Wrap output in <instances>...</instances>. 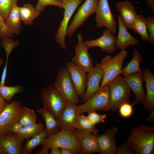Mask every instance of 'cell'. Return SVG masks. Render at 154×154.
Wrapping results in <instances>:
<instances>
[{
  "label": "cell",
  "mask_w": 154,
  "mask_h": 154,
  "mask_svg": "<svg viewBox=\"0 0 154 154\" xmlns=\"http://www.w3.org/2000/svg\"><path fill=\"white\" fill-rule=\"evenodd\" d=\"M136 154H153L154 152V128L145 125L131 130L126 142Z\"/></svg>",
  "instance_id": "6da1fadb"
},
{
  "label": "cell",
  "mask_w": 154,
  "mask_h": 154,
  "mask_svg": "<svg viewBox=\"0 0 154 154\" xmlns=\"http://www.w3.org/2000/svg\"><path fill=\"white\" fill-rule=\"evenodd\" d=\"M75 129H60L56 133L47 137L42 142V147L49 150L54 147L65 148L75 154L81 153Z\"/></svg>",
  "instance_id": "7a4b0ae2"
},
{
  "label": "cell",
  "mask_w": 154,
  "mask_h": 154,
  "mask_svg": "<svg viewBox=\"0 0 154 154\" xmlns=\"http://www.w3.org/2000/svg\"><path fill=\"white\" fill-rule=\"evenodd\" d=\"M127 55V51L122 50L114 56L108 55L102 58L100 63L103 73L100 89L122 73V64Z\"/></svg>",
  "instance_id": "3957f363"
},
{
  "label": "cell",
  "mask_w": 154,
  "mask_h": 154,
  "mask_svg": "<svg viewBox=\"0 0 154 154\" xmlns=\"http://www.w3.org/2000/svg\"><path fill=\"white\" fill-rule=\"evenodd\" d=\"M107 85L110 93V110L116 111L123 104L129 103L131 89L120 75Z\"/></svg>",
  "instance_id": "277c9868"
},
{
  "label": "cell",
  "mask_w": 154,
  "mask_h": 154,
  "mask_svg": "<svg viewBox=\"0 0 154 154\" xmlns=\"http://www.w3.org/2000/svg\"><path fill=\"white\" fill-rule=\"evenodd\" d=\"M54 86L67 102L74 104L79 102L80 96L66 67L58 70Z\"/></svg>",
  "instance_id": "5b68a950"
},
{
  "label": "cell",
  "mask_w": 154,
  "mask_h": 154,
  "mask_svg": "<svg viewBox=\"0 0 154 154\" xmlns=\"http://www.w3.org/2000/svg\"><path fill=\"white\" fill-rule=\"evenodd\" d=\"M77 109L79 114L97 110L108 112L110 110V93L108 85L100 88L84 104L77 106Z\"/></svg>",
  "instance_id": "8992f818"
},
{
  "label": "cell",
  "mask_w": 154,
  "mask_h": 154,
  "mask_svg": "<svg viewBox=\"0 0 154 154\" xmlns=\"http://www.w3.org/2000/svg\"><path fill=\"white\" fill-rule=\"evenodd\" d=\"M40 97L44 108L51 113L57 120L67 102L53 85L42 89Z\"/></svg>",
  "instance_id": "52a82bcc"
},
{
  "label": "cell",
  "mask_w": 154,
  "mask_h": 154,
  "mask_svg": "<svg viewBox=\"0 0 154 154\" xmlns=\"http://www.w3.org/2000/svg\"><path fill=\"white\" fill-rule=\"evenodd\" d=\"M60 0L62 3L64 12L63 18L55 35V39L61 48L65 50L67 46L65 39L68 24L75 11L83 0Z\"/></svg>",
  "instance_id": "ba28073f"
},
{
  "label": "cell",
  "mask_w": 154,
  "mask_h": 154,
  "mask_svg": "<svg viewBox=\"0 0 154 154\" xmlns=\"http://www.w3.org/2000/svg\"><path fill=\"white\" fill-rule=\"evenodd\" d=\"M23 106L20 102L14 100L0 114V135L9 133L13 125L19 122Z\"/></svg>",
  "instance_id": "9c48e42d"
},
{
  "label": "cell",
  "mask_w": 154,
  "mask_h": 154,
  "mask_svg": "<svg viewBox=\"0 0 154 154\" xmlns=\"http://www.w3.org/2000/svg\"><path fill=\"white\" fill-rule=\"evenodd\" d=\"M95 13L96 27H105L114 34L116 31L115 18L112 13L108 0H99Z\"/></svg>",
  "instance_id": "30bf717a"
},
{
  "label": "cell",
  "mask_w": 154,
  "mask_h": 154,
  "mask_svg": "<svg viewBox=\"0 0 154 154\" xmlns=\"http://www.w3.org/2000/svg\"><path fill=\"white\" fill-rule=\"evenodd\" d=\"M99 0H85L79 8L67 29L66 35L72 37L76 30L95 13Z\"/></svg>",
  "instance_id": "8fae6325"
},
{
  "label": "cell",
  "mask_w": 154,
  "mask_h": 154,
  "mask_svg": "<svg viewBox=\"0 0 154 154\" xmlns=\"http://www.w3.org/2000/svg\"><path fill=\"white\" fill-rule=\"evenodd\" d=\"M78 44L75 47V54L71 62L86 73L88 72L94 67L93 60L88 52L89 49L84 44L82 36L77 35Z\"/></svg>",
  "instance_id": "7c38bea8"
},
{
  "label": "cell",
  "mask_w": 154,
  "mask_h": 154,
  "mask_svg": "<svg viewBox=\"0 0 154 154\" xmlns=\"http://www.w3.org/2000/svg\"><path fill=\"white\" fill-rule=\"evenodd\" d=\"M25 139L18 134L8 133L0 135L1 154H23Z\"/></svg>",
  "instance_id": "4fadbf2b"
},
{
  "label": "cell",
  "mask_w": 154,
  "mask_h": 154,
  "mask_svg": "<svg viewBox=\"0 0 154 154\" xmlns=\"http://www.w3.org/2000/svg\"><path fill=\"white\" fill-rule=\"evenodd\" d=\"M88 73L86 91L82 102H86L99 90L103 77V71L99 63H96Z\"/></svg>",
  "instance_id": "5bb4252c"
},
{
  "label": "cell",
  "mask_w": 154,
  "mask_h": 154,
  "mask_svg": "<svg viewBox=\"0 0 154 154\" xmlns=\"http://www.w3.org/2000/svg\"><path fill=\"white\" fill-rule=\"evenodd\" d=\"M100 37L95 39L85 40L83 42L89 49L93 47L100 48L102 52L112 53L117 50L116 46L117 38L109 30L106 29Z\"/></svg>",
  "instance_id": "9a60e30c"
},
{
  "label": "cell",
  "mask_w": 154,
  "mask_h": 154,
  "mask_svg": "<svg viewBox=\"0 0 154 154\" xmlns=\"http://www.w3.org/2000/svg\"><path fill=\"white\" fill-rule=\"evenodd\" d=\"M123 78L135 94V99L131 105L143 104L145 99V94L143 86V79L142 72L131 74L124 76Z\"/></svg>",
  "instance_id": "2e32d148"
},
{
  "label": "cell",
  "mask_w": 154,
  "mask_h": 154,
  "mask_svg": "<svg viewBox=\"0 0 154 154\" xmlns=\"http://www.w3.org/2000/svg\"><path fill=\"white\" fill-rule=\"evenodd\" d=\"M118 128L116 126L109 128L103 134L97 136L99 152L101 154H115L117 147L114 138Z\"/></svg>",
  "instance_id": "e0dca14e"
},
{
  "label": "cell",
  "mask_w": 154,
  "mask_h": 154,
  "mask_svg": "<svg viewBox=\"0 0 154 154\" xmlns=\"http://www.w3.org/2000/svg\"><path fill=\"white\" fill-rule=\"evenodd\" d=\"M66 67L80 97L82 99L86 88L87 78L86 73L71 61L67 63Z\"/></svg>",
  "instance_id": "ac0fdd59"
},
{
  "label": "cell",
  "mask_w": 154,
  "mask_h": 154,
  "mask_svg": "<svg viewBox=\"0 0 154 154\" xmlns=\"http://www.w3.org/2000/svg\"><path fill=\"white\" fill-rule=\"evenodd\" d=\"M77 107L76 104L67 102L57 120L59 129H66L74 128L75 123L79 115Z\"/></svg>",
  "instance_id": "d6986e66"
},
{
  "label": "cell",
  "mask_w": 154,
  "mask_h": 154,
  "mask_svg": "<svg viewBox=\"0 0 154 154\" xmlns=\"http://www.w3.org/2000/svg\"><path fill=\"white\" fill-rule=\"evenodd\" d=\"M117 18L118 32L116 44L117 49L125 50L129 46L138 45L139 41L128 32L119 15H118Z\"/></svg>",
  "instance_id": "ffe728a7"
},
{
  "label": "cell",
  "mask_w": 154,
  "mask_h": 154,
  "mask_svg": "<svg viewBox=\"0 0 154 154\" xmlns=\"http://www.w3.org/2000/svg\"><path fill=\"white\" fill-rule=\"evenodd\" d=\"M142 73L146 90L143 104L146 112H151L154 110V75L148 68L143 69Z\"/></svg>",
  "instance_id": "44dd1931"
},
{
  "label": "cell",
  "mask_w": 154,
  "mask_h": 154,
  "mask_svg": "<svg viewBox=\"0 0 154 154\" xmlns=\"http://www.w3.org/2000/svg\"><path fill=\"white\" fill-rule=\"evenodd\" d=\"M116 7L127 29H131L137 15L134 6L130 1L125 0L118 1Z\"/></svg>",
  "instance_id": "7402d4cb"
},
{
  "label": "cell",
  "mask_w": 154,
  "mask_h": 154,
  "mask_svg": "<svg viewBox=\"0 0 154 154\" xmlns=\"http://www.w3.org/2000/svg\"><path fill=\"white\" fill-rule=\"evenodd\" d=\"M76 130L82 153L86 154L98 153L97 136L78 129Z\"/></svg>",
  "instance_id": "603a6c76"
},
{
  "label": "cell",
  "mask_w": 154,
  "mask_h": 154,
  "mask_svg": "<svg viewBox=\"0 0 154 154\" xmlns=\"http://www.w3.org/2000/svg\"><path fill=\"white\" fill-rule=\"evenodd\" d=\"M19 8L17 4L15 5L5 21L9 33L13 35H19L21 29V20Z\"/></svg>",
  "instance_id": "cb8c5ba5"
},
{
  "label": "cell",
  "mask_w": 154,
  "mask_h": 154,
  "mask_svg": "<svg viewBox=\"0 0 154 154\" xmlns=\"http://www.w3.org/2000/svg\"><path fill=\"white\" fill-rule=\"evenodd\" d=\"M44 119L46 125L45 129L48 136L53 135L59 130L58 122L54 116L45 108L43 107L36 110Z\"/></svg>",
  "instance_id": "d4e9b609"
},
{
  "label": "cell",
  "mask_w": 154,
  "mask_h": 154,
  "mask_svg": "<svg viewBox=\"0 0 154 154\" xmlns=\"http://www.w3.org/2000/svg\"><path fill=\"white\" fill-rule=\"evenodd\" d=\"M132 59L127 65L122 68V73L124 76L135 73H140L142 71L140 67L143 58L137 49L135 48L133 50Z\"/></svg>",
  "instance_id": "484cf974"
},
{
  "label": "cell",
  "mask_w": 154,
  "mask_h": 154,
  "mask_svg": "<svg viewBox=\"0 0 154 154\" xmlns=\"http://www.w3.org/2000/svg\"><path fill=\"white\" fill-rule=\"evenodd\" d=\"M19 10L21 20L26 25H32L33 21L40 14L31 3L25 4L19 7Z\"/></svg>",
  "instance_id": "4316f807"
},
{
  "label": "cell",
  "mask_w": 154,
  "mask_h": 154,
  "mask_svg": "<svg viewBox=\"0 0 154 154\" xmlns=\"http://www.w3.org/2000/svg\"><path fill=\"white\" fill-rule=\"evenodd\" d=\"M95 125L91 122L87 116L84 114H79L75 123L74 128L97 136L99 131Z\"/></svg>",
  "instance_id": "83f0119b"
},
{
  "label": "cell",
  "mask_w": 154,
  "mask_h": 154,
  "mask_svg": "<svg viewBox=\"0 0 154 154\" xmlns=\"http://www.w3.org/2000/svg\"><path fill=\"white\" fill-rule=\"evenodd\" d=\"M48 136L46 131L45 129L43 131L31 137V139H27L23 145V154H29L31 153L35 147L42 145L44 140Z\"/></svg>",
  "instance_id": "f1b7e54d"
},
{
  "label": "cell",
  "mask_w": 154,
  "mask_h": 154,
  "mask_svg": "<svg viewBox=\"0 0 154 154\" xmlns=\"http://www.w3.org/2000/svg\"><path fill=\"white\" fill-rule=\"evenodd\" d=\"M131 29L141 37L142 40L147 41L149 35L146 27V18L142 15H137Z\"/></svg>",
  "instance_id": "f546056e"
},
{
  "label": "cell",
  "mask_w": 154,
  "mask_h": 154,
  "mask_svg": "<svg viewBox=\"0 0 154 154\" xmlns=\"http://www.w3.org/2000/svg\"><path fill=\"white\" fill-rule=\"evenodd\" d=\"M44 130L42 123H36L29 126H23L18 134L21 137L25 139L31 138Z\"/></svg>",
  "instance_id": "4dcf8cb0"
},
{
  "label": "cell",
  "mask_w": 154,
  "mask_h": 154,
  "mask_svg": "<svg viewBox=\"0 0 154 154\" xmlns=\"http://www.w3.org/2000/svg\"><path fill=\"white\" fill-rule=\"evenodd\" d=\"M24 91L23 87L19 84L13 86L0 85V94L5 100L8 102H10L15 94L22 93Z\"/></svg>",
  "instance_id": "1f68e13d"
},
{
  "label": "cell",
  "mask_w": 154,
  "mask_h": 154,
  "mask_svg": "<svg viewBox=\"0 0 154 154\" xmlns=\"http://www.w3.org/2000/svg\"><path fill=\"white\" fill-rule=\"evenodd\" d=\"M36 119L35 111L23 106L19 122L23 126H27L36 123Z\"/></svg>",
  "instance_id": "d6a6232c"
},
{
  "label": "cell",
  "mask_w": 154,
  "mask_h": 154,
  "mask_svg": "<svg viewBox=\"0 0 154 154\" xmlns=\"http://www.w3.org/2000/svg\"><path fill=\"white\" fill-rule=\"evenodd\" d=\"M19 0H0V17L4 21Z\"/></svg>",
  "instance_id": "836d02e7"
},
{
  "label": "cell",
  "mask_w": 154,
  "mask_h": 154,
  "mask_svg": "<svg viewBox=\"0 0 154 154\" xmlns=\"http://www.w3.org/2000/svg\"><path fill=\"white\" fill-rule=\"evenodd\" d=\"M1 39V46L5 51L6 60H9V55L13 49L19 45V42L18 41H13L12 38L9 37L4 38Z\"/></svg>",
  "instance_id": "e575fe53"
},
{
  "label": "cell",
  "mask_w": 154,
  "mask_h": 154,
  "mask_svg": "<svg viewBox=\"0 0 154 154\" xmlns=\"http://www.w3.org/2000/svg\"><path fill=\"white\" fill-rule=\"evenodd\" d=\"M48 5H53L59 7L60 9H63L62 1L60 0H38L36 5V10L40 12L43 11L45 7Z\"/></svg>",
  "instance_id": "d590c367"
},
{
  "label": "cell",
  "mask_w": 154,
  "mask_h": 154,
  "mask_svg": "<svg viewBox=\"0 0 154 154\" xmlns=\"http://www.w3.org/2000/svg\"><path fill=\"white\" fill-rule=\"evenodd\" d=\"M146 27L149 32L148 41L152 45H154V16H148L146 18Z\"/></svg>",
  "instance_id": "8d00e7d4"
},
{
  "label": "cell",
  "mask_w": 154,
  "mask_h": 154,
  "mask_svg": "<svg viewBox=\"0 0 154 154\" xmlns=\"http://www.w3.org/2000/svg\"><path fill=\"white\" fill-rule=\"evenodd\" d=\"M91 122L94 125L101 123H104L105 119L106 117V115L100 114L96 112L92 111L88 113L87 116Z\"/></svg>",
  "instance_id": "74e56055"
},
{
  "label": "cell",
  "mask_w": 154,
  "mask_h": 154,
  "mask_svg": "<svg viewBox=\"0 0 154 154\" xmlns=\"http://www.w3.org/2000/svg\"><path fill=\"white\" fill-rule=\"evenodd\" d=\"M132 106L128 103H125L121 105L119 108L120 116L124 118L130 117L133 112Z\"/></svg>",
  "instance_id": "f35d334b"
},
{
  "label": "cell",
  "mask_w": 154,
  "mask_h": 154,
  "mask_svg": "<svg viewBox=\"0 0 154 154\" xmlns=\"http://www.w3.org/2000/svg\"><path fill=\"white\" fill-rule=\"evenodd\" d=\"M135 152L127 142L124 143L119 147H117L115 154H134Z\"/></svg>",
  "instance_id": "ab89813d"
},
{
  "label": "cell",
  "mask_w": 154,
  "mask_h": 154,
  "mask_svg": "<svg viewBox=\"0 0 154 154\" xmlns=\"http://www.w3.org/2000/svg\"><path fill=\"white\" fill-rule=\"evenodd\" d=\"M23 126L19 122L15 124L11 129L9 133L18 134Z\"/></svg>",
  "instance_id": "60d3db41"
},
{
  "label": "cell",
  "mask_w": 154,
  "mask_h": 154,
  "mask_svg": "<svg viewBox=\"0 0 154 154\" xmlns=\"http://www.w3.org/2000/svg\"><path fill=\"white\" fill-rule=\"evenodd\" d=\"M8 62V60H6L5 65L3 70L0 83V85H1L3 86L5 85L6 77Z\"/></svg>",
  "instance_id": "b9f144b4"
},
{
  "label": "cell",
  "mask_w": 154,
  "mask_h": 154,
  "mask_svg": "<svg viewBox=\"0 0 154 154\" xmlns=\"http://www.w3.org/2000/svg\"><path fill=\"white\" fill-rule=\"evenodd\" d=\"M9 103L7 102L0 94V114L7 107Z\"/></svg>",
  "instance_id": "7bdbcfd3"
},
{
  "label": "cell",
  "mask_w": 154,
  "mask_h": 154,
  "mask_svg": "<svg viewBox=\"0 0 154 154\" xmlns=\"http://www.w3.org/2000/svg\"><path fill=\"white\" fill-rule=\"evenodd\" d=\"M148 117L145 121L150 123H152L154 121V110L152 111Z\"/></svg>",
  "instance_id": "ee69618b"
},
{
  "label": "cell",
  "mask_w": 154,
  "mask_h": 154,
  "mask_svg": "<svg viewBox=\"0 0 154 154\" xmlns=\"http://www.w3.org/2000/svg\"><path fill=\"white\" fill-rule=\"evenodd\" d=\"M60 148L58 147H54L50 148V153L51 154H61Z\"/></svg>",
  "instance_id": "f6af8a7d"
},
{
  "label": "cell",
  "mask_w": 154,
  "mask_h": 154,
  "mask_svg": "<svg viewBox=\"0 0 154 154\" xmlns=\"http://www.w3.org/2000/svg\"><path fill=\"white\" fill-rule=\"evenodd\" d=\"M147 4L151 8L154 14V0H146Z\"/></svg>",
  "instance_id": "bcb514c9"
},
{
  "label": "cell",
  "mask_w": 154,
  "mask_h": 154,
  "mask_svg": "<svg viewBox=\"0 0 154 154\" xmlns=\"http://www.w3.org/2000/svg\"><path fill=\"white\" fill-rule=\"evenodd\" d=\"M61 154H74L73 152L70 149L65 148H60Z\"/></svg>",
  "instance_id": "7dc6e473"
},
{
  "label": "cell",
  "mask_w": 154,
  "mask_h": 154,
  "mask_svg": "<svg viewBox=\"0 0 154 154\" xmlns=\"http://www.w3.org/2000/svg\"><path fill=\"white\" fill-rule=\"evenodd\" d=\"M49 150L42 147L41 149L39 150L37 154H48Z\"/></svg>",
  "instance_id": "c3c4849f"
},
{
  "label": "cell",
  "mask_w": 154,
  "mask_h": 154,
  "mask_svg": "<svg viewBox=\"0 0 154 154\" xmlns=\"http://www.w3.org/2000/svg\"><path fill=\"white\" fill-rule=\"evenodd\" d=\"M5 22V21H3L0 17V32L1 30L3 25Z\"/></svg>",
  "instance_id": "681fc988"
},
{
  "label": "cell",
  "mask_w": 154,
  "mask_h": 154,
  "mask_svg": "<svg viewBox=\"0 0 154 154\" xmlns=\"http://www.w3.org/2000/svg\"><path fill=\"white\" fill-rule=\"evenodd\" d=\"M4 63L3 59L0 56V66L2 65Z\"/></svg>",
  "instance_id": "f907efd6"
},
{
  "label": "cell",
  "mask_w": 154,
  "mask_h": 154,
  "mask_svg": "<svg viewBox=\"0 0 154 154\" xmlns=\"http://www.w3.org/2000/svg\"><path fill=\"white\" fill-rule=\"evenodd\" d=\"M0 154H1L0 150Z\"/></svg>",
  "instance_id": "816d5d0a"
}]
</instances>
